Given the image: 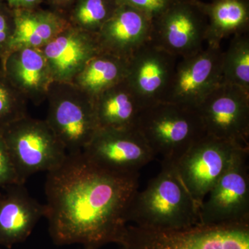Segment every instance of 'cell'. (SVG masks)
<instances>
[{
    "label": "cell",
    "mask_w": 249,
    "mask_h": 249,
    "mask_svg": "<svg viewBox=\"0 0 249 249\" xmlns=\"http://www.w3.org/2000/svg\"><path fill=\"white\" fill-rule=\"evenodd\" d=\"M82 151L103 169L124 174L139 173L155 158L137 129H98Z\"/></svg>",
    "instance_id": "12"
},
{
    "label": "cell",
    "mask_w": 249,
    "mask_h": 249,
    "mask_svg": "<svg viewBox=\"0 0 249 249\" xmlns=\"http://www.w3.org/2000/svg\"><path fill=\"white\" fill-rule=\"evenodd\" d=\"M222 74L223 83L249 91V32L232 36L227 50L223 52Z\"/></svg>",
    "instance_id": "22"
},
{
    "label": "cell",
    "mask_w": 249,
    "mask_h": 249,
    "mask_svg": "<svg viewBox=\"0 0 249 249\" xmlns=\"http://www.w3.org/2000/svg\"><path fill=\"white\" fill-rule=\"evenodd\" d=\"M49 4L55 8V10L65 14L71 8L76 0H45Z\"/></svg>",
    "instance_id": "29"
},
{
    "label": "cell",
    "mask_w": 249,
    "mask_h": 249,
    "mask_svg": "<svg viewBox=\"0 0 249 249\" xmlns=\"http://www.w3.org/2000/svg\"><path fill=\"white\" fill-rule=\"evenodd\" d=\"M119 6L117 0H76L65 16L72 27L97 34Z\"/></svg>",
    "instance_id": "23"
},
{
    "label": "cell",
    "mask_w": 249,
    "mask_h": 249,
    "mask_svg": "<svg viewBox=\"0 0 249 249\" xmlns=\"http://www.w3.org/2000/svg\"><path fill=\"white\" fill-rule=\"evenodd\" d=\"M46 122L67 153L82 151L99 129L93 99L72 83L53 82Z\"/></svg>",
    "instance_id": "6"
},
{
    "label": "cell",
    "mask_w": 249,
    "mask_h": 249,
    "mask_svg": "<svg viewBox=\"0 0 249 249\" xmlns=\"http://www.w3.org/2000/svg\"><path fill=\"white\" fill-rule=\"evenodd\" d=\"M139 173L105 170L83 151L67 153L61 164L47 172L45 215L56 245L80 244L98 249L119 244L125 213L139 190Z\"/></svg>",
    "instance_id": "1"
},
{
    "label": "cell",
    "mask_w": 249,
    "mask_h": 249,
    "mask_svg": "<svg viewBox=\"0 0 249 249\" xmlns=\"http://www.w3.org/2000/svg\"><path fill=\"white\" fill-rule=\"evenodd\" d=\"M0 249H1V247H0Z\"/></svg>",
    "instance_id": "31"
},
{
    "label": "cell",
    "mask_w": 249,
    "mask_h": 249,
    "mask_svg": "<svg viewBox=\"0 0 249 249\" xmlns=\"http://www.w3.org/2000/svg\"><path fill=\"white\" fill-rule=\"evenodd\" d=\"M0 63V71L27 101L37 106L47 99L54 81L41 49H18Z\"/></svg>",
    "instance_id": "16"
},
{
    "label": "cell",
    "mask_w": 249,
    "mask_h": 249,
    "mask_svg": "<svg viewBox=\"0 0 249 249\" xmlns=\"http://www.w3.org/2000/svg\"><path fill=\"white\" fill-rule=\"evenodd\" d=\"M221 47L207 45L177 63L162 102L196 109L222 83Z\"/></svg>",
    "instance_id": "9"
},
{
    "label": "cell",
    "mask_w": 249,
    "mask_h": 249,
    "mask_svg": "<svg viewBox=\"0 0 249 249\" xmlns=\"http://www.w3.org/2000/svg\"><path fill=\"white\" fill-rule=\"evenodd\" d=\"M14 11V34L5 58L18 49H42L71 25L65 14L56 10L52 11L37 7Z\"/></svg>",
    "instance_id": "18"
},
{
    "label": "cell",
    "mask_w": 249,
    "mask_h": 249,
    "mask_svg": "<svg viewBox=\"0 0 249 249\" xmlns=\"http://www.w3.org/2000/svg\"><path fill=\"white\" fill-rule=\"evenodd\" d=\"M119 5L132 6L141 11L153 22L178 0H117Z\"/></svg>",
    "instance_id": "26"
},
{
    "label": "cell",
    "mask_w": 249,
    "mask_h": 249,
    "mask_svg": "<svg viewBox=\"0 0 249 249\" xmlns=\"http://www.w3.org/2000/svg\"><path fill=\"white\" fill-rule=\"evenodd\" d=\"M243 147H247L206 134L175 165L183 184L199 206Z\"/></svg>",
    "instance_id": "10"
},
{
    "label": "cell",
    "mask_w": 249,
    "mask_h": 249,
    "mask_svg": "<svg viewBox=\"0 0 249 249\" xmlns=\"http://www.w3.org/2000/svg\"><path fill=\"white\" fill-rule=\"evenodd\" d=\"M127 68L128 60L101 52L88 62L71 83L94 99L125 80Z\"/></svg>",
    "instance_id": "21"
},
{
    "label": "cell",
    "mask_w": 249,
    "mask_h": 249,
    "mask_svg": "<svg viewBox=\"0 0 249 249\" xmlns=\"http://www.w3.org/2000/svg\"><path fill=\"white\" fill-rule=\"evenodd\" d=\"M93 103L99 129L136 128L144 108L126 80L100 93Z\"/></svg>",
    "instance_id": "19"
},
{
    "label": "cell",
    "mask_w": 249,
    "mask_h": 249,
    "mask_svg": "<svg viewBox=\"0 0 249 249\" xmlns=\"http://www.w3.org/2000/svg\"><path fill=\"white\" fill-rule=\"evenodd\" d=\"M208 19L206 43L221 47L229 36L249 32V0H213L202 2Z\"/></svg>",
    "instance_id": "20"
},
{
    "label": "cell",
    "mask_w": 249,
    "mask_h": 249,
    "mask_svg": "<svg viewBox=\"0 0 249 249\" xmlns=\"http://www.w3.org/2000/svg\"><path fill=\"white\" fill-rule=\"evenodd\" d=\"M136 129L162 163L173 165L206 134L196 109L167 102L143 108Z\"/></svg>",
    "instance_id": "3"
},
{
    "label": "cell",
    "mask_w": 249,
    "mask_h": 249,
    "mask_svg": "<svg viewBox=\"0 0 249 249\" xmlns=\"http://www.w3.org/2000/svg\"><path fill=\"white\" fill-rule=\"evenodd\" d=\"M27 102L0 71V130L27 116Z\"/></svg>",
    "instance_id": "24"
},
{
    "label": "cell",
    "mask_w": 249,
    "mask_h": 249,
    "mask_svg": "<svg viewBox=\"0 0 249 249\" xmlns=\"http://www.w3.org/2000/svg\"><path fill=\"white\" fill-rule=\"evenodd\" d=\"M152 21L127 5L115 12L96 34L101 52L129 60L141 47L150 42Z\"/></svg>",
    "instance_id": "15"
},
{
    "label": "cell",
    "mask_w": 249,
    "mask_h": 249,
    "mask_svg": "<svg viewBox=\"0 0 249 249\" xmlns=\"http://www.w3.org/2000/svg\"><path fill=\"white\" fill-rule=\"evenodd\" d=\"M84 249H91L84 248Z\"/></svg>",
    "instance_id": "30"
},
{
    "label": "cell",
    "mask_w": 249,
    "mask_h": 249,
    "mask_svg": "<svg viewBox=\"0 0 249 249\" xmlns=\"http://www.w3.org/2000/svg\"><path fill=\"white\" fill-rule=\"evenodd\" d=\"M14 31V10L0 0V62L4 60L7 53Z\"/></svg>",
    "instance_id": "25"
},
{
    "label": "cell",
    "mask_w": 249,
    "mask_h": 249,
    "mask_svg": "<svg viewBox=\"0 0 249 249\" xmlns=\"http://www.w3.org/2000/svg\"><path fill=\"white\" fill-rule=\"evenodd\" d=\"M249 147L237 152L200 206L205 226L249 223Z\"/></svg>",
    "instance_id": "7"
},
{
    "label": "cell",
    "mask_w": 249,
    "mask_h": 249,
    "mask_svg": "<svg viewBox=\"0 0 249 249\" xmlns=\"http://www.w3.org/2000/svg\"><path fill=\"white\" fill-rule=\"evenodd\" d=\"M13 10L31 9L40 7L45 0H2Z\"/></svg>",
    "instance_id": "28"
},
{
    "label": "cell",
    "mask_w": 249,
    "mask_h": 249,
    "mask_svg": "<svg viewBox=\"0 0 249 249\" xmlns=\"http://www.w3.org/2000/svg\"><path fill=\"white\" fill-rule=\"evenodd\" d=\"M9 151L0 137V187L23 185Z\"/></svg>",
    "instance_id": "27"
},
{
    "label": "cell",
    "mask_w": 249,
    "mask_h": 249,
    "mask_svg": "<svg viewBox=\"0 0 249 249\" xmlns=\"http://www.w3.org/2000/svg\"><path fill=\"white\" fill-rule=\"evenodd\" d=\"M0 137L24 183L34 174L56 168L67 155L46 121L28 115L1 129Z\"/></svg>",
    "instance_id": "5"
},
{
    "label": "cell",
    "mask_w": 249,
    "mask_h": 249,
    "mask_svg": "<svg viewBox=\"0 0 249 249\" xmlns=\"http://www.w3.org/2000/svg\"><path fill=\"white\" fill-rule=\"evenodd\" d=\"M196 110L207 135L249 147V91L221 83Z\"/></svg>",
    "instance_id": "11"
},
{
    "label": "cell",
    "mask_w": 249,
    "mask_h": 249,
    "mask_svg": "<svg viewBox=\"0 0 249 249\" xmlns=\"http://www.w3.org/2000/svg\"><path fill=\"white\" fill-rule=\"evenodd\" d=\"M119 249H249V223L152 230L127 225Z\"/></svg>",
    "instance_id": "4"
},
{
    "label": "cell",
    "mask_w": 249,
    "mask_h": 249,
    "mask_svg": "<svg viewBox=\"0 0 249 249\" xmlns=\"http://www.w3.org/2000/svg\"><path fill=\"white\" fill-rule=\"evenodd\" d=\"M54 82L71 83L93 57L101 52L96 34L70 27L40 49Z\"/></svg>",
    "instance_id": "14"
},
{
    "label": "cell",
    "mask_w": 249,
    "mask_h": 249,
    "mask_svg": "<svg viewBox=\"0 0 249 249\" xmlns=\"http://www.w3.org/2000/svg\"><path fill=\"white\" fill-rule=\"evenodd\" d=\"M208 19L200 0H178L152 22L151 42L178 58L204 48Z\"/></svg>",
    "instance_id": "8"
},
{
    "label": "cell",
    "mask_w": 249,
    "mask_h": 249,
    "mask_svg": "<svg viewBox=\"0 0 249 249\" xmlns=\"http://www.w3.org/2000/svg\"><path fill=\"white\" fill-rule=\"evenodd\" d=\"M200 206L183 184L175 165L161 170L131 200L125 221L152 230H181L199 224Z\"/></svg>",
    "instance_id": "2"
},
{
    "label": "cell",
    "mask_w": 249,
    "mask_h": 249,
    "mask_svg": "<svg viewBox=\"0 0 249 249\" xmlns=\"http://www.w3.org/2000/svg\"><path fill=\"white\" fill-rule=\"evenodd\" d=\"M8 188L0 197V247L11 248L29 237L45 217V206L31 197L24 184Z\"/></svg>",
    "instance_id": "17"
},
{
    "label": "cell",
    "mask_w": 249,
    "mask_h": 249,
    "mask_svg": "<svg viewBox=\"0 0 249 249\" xmlns=\"http://www.w3.org/2000/svg\"><path fill=\"white\" fill-rule=\"evenodd\" d=\"M178 58L150 41L129 59L125 80L144 108L163 101Z\"/></svg>",
    "instance_id": "13"
}]
</instances>
